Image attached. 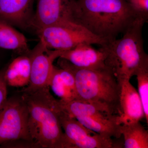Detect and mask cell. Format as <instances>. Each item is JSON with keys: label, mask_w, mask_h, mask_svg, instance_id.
<instances>
[{"label": "cell", "mask_w": 148, "mask_h": 148, "mask_svg": "<svg viewBox=\"0 0 148 148\" xmlns=\"http://www.w3.org/2000/svg\"><path fill=\"white\" fill-rule=\"evenodd\" d=\"M34 0H0V19L26 29L31 27Z\"/></svg>", "instance_id": "obj_13"}, {"label": "cell", "mask_w": 148, "mask_h": 148, "mask_svg": "<svg viewBox=\"0 0 148 148\" xmlns=\"http://www.w3.org/2000/svg\"><path fill=\"white\" fill-rule=\"evenodd\" d=\"M36 32L40 41L51 50H69L83 43L103 47L109 43L93 34L82 25L72 22L45 27Z\"/></svg>", "instance_id": "obj_5"}, {"label": "cell", "mask_w": 148, "mask_h": 148, "mask_svg": "<svg viewBox=\"0 0 148 148\" xmlns=\"http://www.w3.org/2000/svg\"><path fill=\"white\" fill-rule=\"evenodd\" d=\"M61 51L59 58L80 69L101 70L109 68L106 64L108 52L105 46L96 49L91 45L83 43L72 49Z\"/></svg>", "instance_id": "obj_11"}, {"label": "cell", "mask_w": 148, "mask_h": 148, "mask_svg": "<svg viewBox=\"0 0 148 148\" xmlns=\"http://www.w3.org/2000/svg\"><path fill=\"white\" fill-rule=\"evenodd\" d=\"M125 1H127V0H125Z\"/></svg>", "instance_id": "obj_21"}, {"label": "cell", "mask_w": 148, "mask_h": 148, "mask_svg": "<svg viewBox=\"0 0 148 148\" xmlns=\"http://www.w3.org/2000/svg\"><path fill=\"white\" fill-rule=\"evenodd\" d=\"M49 87L51 88L61 101L69 102L76 99L75 95L70 90L61 77L59 68L54 65L49 82Z\"/></svg>", "instance_id": "obj_17"}, {"label": "cell", "mask_w": 148, "mask_h": 148, "mask_svg": "<svg viewBox=\"0 0 148 148\" xmlns=\"http://www.w3.org/2000/svg\"><path fill=\"white\" fill-rule=\"evenodd\" d=\"M5 69L0 71V109L7 100V85L4 78Z\"/></svg>", "instance_id": "obj_20"}, {"label": "cell", "mask_w": 148, "mask_h": 148, "mask_svg": "<svg viewBox=\"0 0 148 148\" xmlns=\"http://www.w3.org/2000/svg\"><path fill=\"white\" fill-rule=\"evenodd\" d=\"M77 0H38L31 27L35 31L64 23L79 24Z\"/></svg>", "instance_id": "obj_8"}, {"label": "cell", "mask_w": 148, "mask_h": 148, "mask_svg": "<svg viewBox=\"0 0 148 148\" xmlns=\"http://www.w3.org/2000/svg\"><path fill=\"white\" fill-rule=\"evenodd\" d=\"M58 64L59 67L68 70L73 75L76 100L93 104L118 115L120 83L110 69H80L60 58Z\"/></svg>", "instance_id": "obj_3"}, {"label": "cell", "mask_w": 148, "mask_h": 148, "mask_svg": "<svg viewBox=\"0 0 148 148\" xmlns=\"http://www.w3.org/2000/svg\"><path fill=\"white\" fill-rule=\"evenodd\" d=\"M28 111L29 135L38 148H71L58 115L59 103L49 87L32 92H22Z\"/></svg>", "instance_id": "obj_1"}, {"label": "cell", "mask_w": 148, "mask_h": 148, "mask_svg": "<svg viewBox=\"0 0 148 148\" xmlns=\"http://www.w3.org/2000/svg\"><path fill=\"white\" fill-rule=\"evenodd\" d=\"M127 2L138 16L147 21L148 0H127Z\"/></svg>", "instance_id": "obj_19"}, {"label": "cell", "mask_w": 148, "mask_h": 148, "mask_svg": "<svg viewBox=\"0 0 148 148\" xmlns=\"http://www.w3.org/2000/svg\"><path fill=\"white\" fill-rule=\"evenodd\" d=\"M0 48L16 51L21 55H29V49L26 37L12 25L0 19Z\"/></svg>", "instance_id": "obj_15"}, {"label": "cell", "mask_w": 148, "mask_h": 148, "mask_svg": "<svg viewBox=\"0 0 148 148\" xmlns=\"http://www.w3.org/2000/svg\"><path fill=\"white\" fill-rule=\"evenodd\" d=\"M130 80L125 79L119 81L121 87L117 122L120 125L140 121L145 117L138 91Z\"/></svg>", "instance_id": "obj_12"}, {"label": "cell", "mask_w": 148, "mask_h": 148, "mask_svg": "<svg viewBox=\"0 0 148 148\" xmlns=\"http://www.w3.org/2000/svg\"><path fill=\"white\" fill-rule=\"evenodd\" d=\"M59 105L58 112L59 120L71 148L114 147L112 138L88 129L67 113L61 108L59 103Z\"/></svg>", "instance_id": "obj_9"}, {"label": "cell", "mask_w": 148, "mask_h": 148, "mask_svg": "<svg viewBox=\"0 0 148 148\" xmlns=\"http://www.w3.org/2000/svg\"><path fill=\"white\" fill-rule=\"evenodd\" d=\"M60 106L70 116L88 129L109 138L121 137V125L117 122V115L110 113L93 104L77 100L59 101Z\"/></svg>", "instance_id": "obj_6"}, {"label": "cell", "mask_w": 148, "mask_h": 148, "mask_svg": "<svg viewBox=\"0 0 148 148\" xmlns=\"http://www.w3.org/2000/svg\"><path fill=\"white\" fill-rule=\"evenodd\" d=\"M61 50L48 49L41 42L29 54L31 60V74L29 84L22 92H32L49 87L53 66V61L59 58Z\"/></svg>", "instance_id": "obj_10"}, {"label": "cell", "mask_w": 148, "mask_h": 148, "mask_svg": "<svg viewBox=\"0 0 148 148\" xmlns=\"http://www.w3.org/2000/svg\"><path fill=\"white\" fill-rule=\"evenodd\" d=\"M135 75L138 80V94L143 105L145 118L148 123V65L140 68Z\"/></svg>", "instance_id": "obj_18"}, {"label": "cell", "mask_w": 148, "mask_h": 148, "mask_svg": "<svg viewBox=\"0 0 148 148\" xmlns=\"http://www.w3.org/2000/svg\"><path fill=\"white\" fill-rule=\"evenodd\" d=\"M147 21L142 17H137L122 38L105 46L108 52L106 64L119 82L130 80L140 68L148 65L142 34Z\"/></svg>", "instance_id": "obj_4"}, {"label": "cell", "mask_w": 148, "mask_h": 148, "mask_svg": "<svg viewBox=\"0 0 148 148\" xmlns=\"http://www.w3.org/2000/svg\"><path fill=\"white\" fill-rule=\"evenodd\" d=\"M31 60L29 55L16 57L5 69L4 78L7 85L13 87H27L30 82Z\"/></svg>", "instance_id": "obj_14"}, {"label": "cell", "mask_w": 148, "mask_h": 148, "mask_svg": "<svg viewBox=\"0 0 148 148\" xmlns=\"http://www.w3.org/2000/svg\"><path fill=\"white\" fill-rule=\"evenodd\" d=\"M79 24L109 42L139 17L125 0H77Z\"/></svg>", "instance_id": "obj_2"}, {"label": "cell", "mask_w": 148, "mask_h": 148, "mask_svg": "<svg viewBox=\"0 0 148 148\" xmlns=\"http://www.w3.org/2000/svg\"><path fill=\"white\" fill-rule=\"evenodd\" d=\"M121 131L124 138V148H148V131L140 121L121 125Z\"/></svg>", "instance_id": "obj_16"}, {"label": "cell", "mask_w": 148, "mask_h": 148, "mask_svg": "<svg viewBox=\"0 0 148 148\" xmlns=\"http://www.w3.org/2000/svg\"><path fill=\"white\" fill-rule=\"evenodd\" d=\"M28 121V109L21 95L8 98L0 109V145L19 140L32 142Z\"/></svg>", "instance_id": "obj_7"}]
</instances>
